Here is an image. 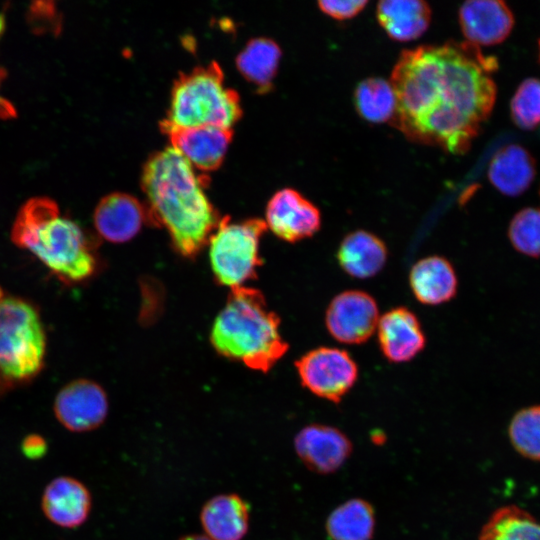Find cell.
Returning <instances> with one entry per match:
<instances>
[{
    "instance_id": "obj_1",
    "label": "cell",
    "mask_w": 540,
    "mask_h": 540,
    "mask_svg": "<svg viewBox=\"0 0 540 540\" xmlns=\"http://www.w3.org/2000/svg\"><path fill=\"white\" fill-rule=\"evenodd\" d=\"M496 65L467 41L404 50L390 78L391 123L411 141L466 152L493 110Z\"/></svg>"
},
{
    "instance_id": "obj_2",
    "label": "cell",
    "mask_w": 540,
    "mask_h": 540,
    "mask_svg": "<svg viewBox=\"0 0 540 540\" xmlns=\"http://www.w3.org/2000/svg\"><path fill=\"white\" fill-rule=\"evenodd\" d=\"M203 177L172 146L145 162L141 187L149 221L164 227L175 250L194 258L208 243L221 218L204 192Z\"/></svg>"
},
{
    "instance_id": "obj_3",
    "label": "cell",
    "mask_w": 540,
    "mask_h": 540,
    "mask_svg": "<svg viewBox=\"0 0 540 540\" xmlns=\"http://www.w3.org/2000/svg\"><path fill=\"white\" fill-rule=\"evenodd\" d=\"M280 322L259 290L233 287L213 322L210 343L221 356L266 373L289 348Z\"/></svg>"
},
{
    "instance_id": "obj_4",
    "label": "cell",
    "mask_w": 540,
    "mask_h": 540,
    "mask_svg": "<svg viewBox=\"0 0 540 540\" xmlns=\"http://www.w3.org/2000/svg\"><path fill=\"white\" fill-rule=\"evenodd\" d=\"M241 115L238 93L225 86L220 65L212 61L180 74L174 81L170 107L160 128L205 125L232 128Z\"/></svg>"
},
{
    "instance_id": "obj_5",
    "label": "cell",
    "mask_w": 540,
    "mask_h": 540,
    "mask_svg": "<svg viewBox=\"0 0 540 540\" xmlns=\"http://www.w3.org/2000/svg\"><path fill=\"white\" fill-rule=\"evenodd\" d=\"M45 354L37 308L0 287V394L30 383L43 369Z\"/></svg>"
},
{
    "instance_id": "obj_6",
    "label": "cell",
    "mask_w": 540,
    "mask_h": 540,
    "mask_svg": "<svg viewBox=\"0 0 540 540\" xmlns=\"http://www.w3.org/2000/svg\"><path fill=\"white\" fill-rule=\"evenodd\" d=\"M16 246L31 252L65 283L88 280L98 266L88 235L76 222L60 215L40 224Z\"/></svg>"
},
{
    "instance_id": "obj_7",
    "label": "cell",
    "mask_w": 540,
    "mask_h": 540,
    "mask_svg": "<svg viewBox=\"0 0 540 540\" xmlns=\"http://www.w3.org/2000/svg\"><path fill=\"white\" fill-rule=\"evenodd\" d=\"M266 230L265 221L259 218L241 222L221 218L208 240L210 265L219 284L233 288L256 278L262 265L259 243Z\"/></svg>"
},
{
    "instance_id": "obj_8",
    "label": "cell",
    "mask_w": 540,
    "mask_h": 540,
    "mask_svg": "<svg viewBox=\"0 0 540 540\" xmlns=\"http://www.w3.org/2000/svg\"><path fill=\"white\" fill-rule=\"evenodd\" d=\"M301 384L314 395L338 403L354 386L358 367L349 353L334 347L315 348L295 362Z\"/></svg>"
},
{
    "instance_id": "obj_9",
    "label": "cell",
    "mask_w": 540,
    "mask_h": 540,
    "mask_svg": "<svg viewBox=\"0 0 540 540\" xmlns=\"http://www.w3.org/2000/svg\"><path fill=\"white\" fill-rule=\"evenodd\" d=\"M375 299L366 292L347 290L336 295L328 305L325 324L330 335L340 343L357 345L366 342L379 321Z\"/></svg>"
},
{
    "instance_id": "obj_10",
    "label": "cell",
    "mask_w": 540,
    "mask_h": 540,
    "mask_svg": "<svg viewBox=\"0 0 540 540\" xmlns=\"http://www.w3.org/2000/svg\"><path fill=\"white\" fill-rule=\"evenodd\" d=\"M108 397L104 389L88 379L65 385L56 395L54 414L68 431L89 432L100 427L108 415Z\"/></svg>"
},
{
    "instance_id": "obj_11",
    "label": "cell",
    "mask_w": 540,
    "mask_h": 540,
    "mask_svg": "<svg viewBox=\"0 0 540 540\" xmlns=\"http://www.w3.org/2000/svg\"><path fill=\"white\" fill-rule=\"evenodd\" d=\"M265 215L267 228L289 243L309 238L321 227L319 209L292 188L278 190L267 203Z\"/></svg>"
},
{
    "instance_id": "obj_12",
    "label": "cell",
    "mask_w": 540,
    "mask_h": 540,
    "mask_svg": "<svg viewBox=\"0 0 540 540\" xmlns=\"http://www.w3.org/2000/svg\"><path fill=\"white\" fill-rule=\"evenodd\" d=\"M294 447L304 465L319 474L337 471L352 452V443L342 431L322 424L301 429L295 436Z\"/></svg>"
},
{
    "instance_id": "obj_13",
    "label": "cell",
    "mask_w": 540,
    "mask_h": 540,
    "mask_svg": "<svg viewBox=\"0 0 540 540\" xmlns=\"http://www.w3.org/2000/svg\"><path fill=\"white\" fill-rule=\"evenodd\" d=\"M171 146L193 167L203 171L217 169L233 137L232 128L217 126L170 127L162 130Z\"/></svg>"
},
{
    "instance_id": "obj_14",
    "label": "cell",
    "mask_w": 540,
    "mask_h": 540,
    "mask_svg": "<svg viewBox=\"0 0 540 540\" xmlns=\"http://www.w3.org/2000/svg\"><path fill=\"white\" fill-rule=\"evenodd\" d=\"M459 24L467 42L490 46L503 42L514 26L508 5L499 0H469L459 8Z\"/></svg>"
},
{
    "instance_id": "obj_15",
    "label": "cell",
    "mask_w": 540,
    "mask_h": 540,
    "mask_svg": "<svg viewBox=\"0 0 540 540\" xmlns=\"http://www.w3.org/2000/svg\"><path fill=\"white\" fill-rule=\"evenodd\" d=\"M146 221H149L146 207L134 196L123 192L104 196L93 214L97 233L112 243L131 240Z\"/></svg>"
},
{
    "instance_id": "obj_16",
    "label": "cell",
    "mask_w": 540,
    "mask_h": 540,
    "mask_svg": "<svg viewBox=\"0 0 540 540\" xmlns=\"http://www.w3.org/2000/svg\"><path fill=\"white\" fill-rule=\"evenodd\" d=\"M45 517L61 528L73 529L83 525L92 509L89 489L76 478L59 476L45 487L41 498Z\"/></svg>"
},
{
    "instance_id": "obj_17",
    "label": "cell",
    "mask_w": 540,
    "mask_h": 540,
    "mask_svg": "<svg viewBox=\"0 0 540 540\" xmlns=\"http://www.w3.org/2000/svg\"><path fill=\"white\" fill-rule=\"evenodd\" d=\"M376 329L381 352L390 362L410 361L425 347L421 324L405 307L393 308L380 316Z\"/></svg>"
},
{
    "instance_id": "obj_18",
    "label": "cell",
    "mask_w": 540,
    "mask_h": 540,
    "mask_svg": "<svg viewBox=\"0 0 540 540\" xmlns=\"http://www.w3.org/2000/svg\"><path fill=\"white\" fill-rule=\"evenodd\" d=\"M200 521L212 540H242L249 530L250 508L238 494H220L203 505Z\"/></svg>"
},
{
    "instance_id": "obj_19",
    "label": "cell",
    "mask_w": 540,
    "mask_h": 540,
    "mask_svg": "<svg viewBox=\"0 0 540 540\" xmlns=\"http://www.w3.org/2000/svg\"><path fill=\"white\" fill-rule=\"evenodd\" d=\"M409 284L415 298L426 305H438L451 300L458 281L451 263L441 256H428L411 268Z\"/></svg>"
},
{
    "instance_id": "obj_20",
    "label": "cell",
    "mask_w": 540,
    "mask_h": 540,
    "mask_svg": "<svg viewBox=\"0 0 540 540\" xmlns=\"http://www.w3.org/2000/svg\"><path fill=\"white\" fill-rule=\"evenodd\" d=\"M336 256L339 265L347 274L366 279L382 270L388 251L379 237L364 230H357L344 237Z\"/></svg>"
},
{
    "instance_id": "obj_21",
    "label": "cell",
    "mask_w": 540,
    "mask_h": 540,
    "mask_svg": "<svg viewBox=\"0 0 540 540\" xmlns=\"http://www.w3.org/2000/svg\"><path fill=\"white\" fill-rule=\"evenodd\" d=\"M535 177V161L522 146L509 144L492 157L488 178L501 193L518 196L525 192Z\"/></svg>"
},
{
    "instance_id": "obj_22",
    "label": "cell",
    "mask_w": 540,
    "mask_h": 540,
    "mask_svg": "<svg viewBox=\"0 0 540 540\" xmlns=\"http://www.w3.org/2000/svg\"><path fill=\"white\" fill-rule=\"evenodd\" d=\"M376 15L387 35L401 42L419 38L431 21L430 6L421 0H383Z\"/></svg>"
},
{
    "instance_id": "obj_23",
    "label": "cell",
    "mask_w": 540,
    "mask_h": 540,
    "mask_svg": "<svg viewBox=\"0 0 540 540\" xmlns=\"http://www.w3.org/2000/svg\"><path fill=\"white\" fill-rule=\"evenodd\" d=\"M281 56V48L274 40L257 37L250 39L238 53L236 67L259 93H266L273 87Z\"/></svg>"
},
{
    "instance_id": "obj_24",
    "label": "cell",
    "mask_w": 540,
    "mask_h": 540,
    "mask_svg": "<svg viewBox=\"0 0 540 540\" xmlns=\"http://www.w3.org/2000/svg\"><path fill=\"white\" fill-rule=\"evenodd\" d=\"M374 528L373 507L359 498L339 505L326 521V531L331 540H370Z\"/></svg>"
},
{
    "instance_id": "obj_25",
    "label": "cell",
    "mask_w": 540,
    "mask_h": 540,
    "mask_svg": "<svg viewBox=\"0 0 540 540\" xmlns=\"http://www.w3.org/2000/svg\"><path fill=\"white\" fill-rule=\"evenodd\" d=\"M479 540H540V519L515 505L500 507L481 528Z\"/></svg>"
},
{
    "instance_id": "obj_26",
    "label": "cell",
    "mask_w": 540,
    "mask_h": 540,
    "mask_svg": "<svg viewBox=\"0 0 540 540\" xmlns=\"http://www.w3.org/2000/svg\"><path fill=\"white\" fill-rule=\"evenodd\" d=\"M354 104L359 115L372 123L392 120L396 96L390 81L370 77L359 82L354 90Z\"/></svg>"
},
{
    "instance_id": "obj_27",
    "label": "cell",
    "mask_w": 540,
    "mask_h": 540,
    "mask_svg": "<svg viewBox=\"0 0 540 540\" xmlns=\"http://www.w3.org/2000/svg\"><path fill=\"white\" fill-rule=\"evenodd\" d=\"M508 434L520 455L540 461V405L519 410L509 424Z\"/></svg>"
},
{
    "instance_id": "obj_28",
    "label": "cell",
    "mask_w": 540,
    "mask_h": 540,
    "mask_svg": "<svg viewBox=\"0 0 540 540\" xmlns=\"http://www.w3.org/2000/svg\"><path fill=\"white\" fill-rule=\"evenodd\" d=\"M508 236L512 246L530 257H540V209L524 208L514 215Z\"/></svg>"
},
{
    "instance_id": "obj_29",
    "label": "cell",
    "mask_w": 540,
    "mask_h": 540,
    "mask_svg": "<svg viewBox=\"0 0 540 540\" xmlns=\"http://www.w3.org/2000/svg\"><path fill=\"white\" fill-rule=\"evenodd\" d=\"M513 122L530 130L540 124V79H525L517 88L510 104Z\"/></svg>"
},
{
    "instance_id": "obj_30",
    "label": "cell",
    "mask_w": 540,
    "mask_h": 540,
    "mask_svg": "<svg viewBox=\"0 0 540 540\" xmlns=\"http://www.w3.org/2000/svg\"><path fill=\"white\" fill-rule=\"evenodd\" d=\"M366 0H323L318 1L319 9L336 20H346L355 17L367 5Z\"/></svg>"
},
{
    "instance_id": "obj_31",
    "label": "cell",
    "mask_w": 540,
    "mask_h": 540,
    "mask_svg": "<svg viewBox=\"0 0 540 540\" xmlns=\"http://www.w3.org/2000/svg\"><path fill=\"white\" fill-rule=\"evenodd\" d=\"M21 451L26 458L37 460L46 455L48 444L43 436L32 433L22 440Z\"/></svg>"
},
{
    "instance_id": "obj_32",
    "label": "cell",
    "mask_w": 540,
    "mask_h": 540,
    "mask_svg": "<svg viewBox=\"0 0 540 540\" xmlns=\"http://www.w3.org/2000/svg\"><path fill=\"white\" fill-rule=\"evenodd\" d=\"M5 29V17L3 14H0V37L3 34ZM5 72L0 68V83L4 79ZM14 107L5 99L0 97V117L1 118H11L15 117Z\"/></svg>"
},
{
    "instance_id": "obj_33",
    "label": "cell",
    "mask_w": 540,
    "mask_h": 540,
    "mask_svg": "<svg viewBox=\"0 0 540 540\" xmlns=\"http://www.w3.org/2000/svg\"><path fill=\"white\" fill-rule=\"evenodd\" d=\"M178 540H212V539L202 534H190V535L183 536Z\"/></svg>"
},
{
    "instance_id": "obj_34",
    "label": "cell",
    "mask_w": 540,
    "mask_h": 540,
    "mask_svg": "<svg viewBox=\"0 0 540 540\" xmlns=\"http://www.w3.org/2000/svg\"><path fill=\"white\" fill-rule=\"evenodd\" d=\"M539 50H540V41H539Z\"/></svg>"
}]
</instances>
